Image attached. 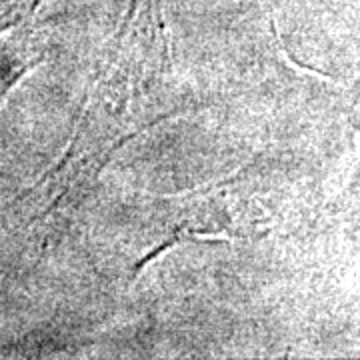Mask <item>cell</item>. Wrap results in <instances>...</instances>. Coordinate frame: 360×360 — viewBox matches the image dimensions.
<instances>
[{"mask_svg": "<svg viewBox=\"0 0 360 360\" xmlns=\"http://www.w3.org/2000/svg\"><path fill=\"white\" fill-rule=\"evenodd\" d=\"M270 26H272V32H274V39H276V42H278V46H281V51L284 52V56H286V60H290V63H292V66H295L296 70H300V72H309V75H314V77L328 78V80H333V77H330V75H324L322 70H314V68H309V66L300 65V63L296 60L295 56H292V52H288V49L284 46L283 39H281V32L276 30V22H274V18H270Z\"/></svg>", "mask_w": 360, "mask_h": 360, "instance_id": "cell-1", "label": "cell"}, {"mask_svg": "<svg viewBox=\"0 0 360 360\" xmlns=\"http://www.w3.org/2000/svg\"><path fill=\"white\" fill-rule=\"evenodd\" d=\"M179 243H184V238H182V236H174V238H170L168 243H162V245L156 246L155 250H150V252H148V255H146V257L142 258L141 262L136 264V269H134V270H136V272H134V278H139V276L142 274V270L146 269V266H148V264H150V262H153L155 258H158L160 255H162V252H165V250H168L170 246L179 245Z\"/></svg>", "mask_w": 360, "mask_h": 360, "instance_id": "cell-2", "label": "cell"}]
</instances>
